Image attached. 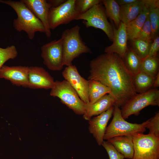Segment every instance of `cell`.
<instances>
[{"label":"cell","instance_id":"1","mask_svg":"<svg viewBox=\"0 0 159 159\" xmlns=\"http://www.w3.org/2000/svg\"><path fill=\"white\" fill-rule=\"evenodd\" d=\"M90 68L88 79L99 82L109 88V94L114 99V105L122 107L137 93L133 75L117 54L105 53L98 56L91 61Z\"/></svg>","mask_w":159,"mask_h":159},{"label":"cell","instance_id":"2","mask_svg":"<svg viewBox=\"0 0 159 159\" xmlns=\"http://www.w3.org/2000/svg\"><path fill=\"white\" fill-rule=\"evenodd\" d=\"M0 3L9 6L16 12L17 17L14 19L13 25L17 31L25 32L30 40L34 38L37 32L45 33V28L41 21L21 0H0Z\"/></svg>","mask_w":159,"mask_h":159},{"label":"cell","instance_id":"3","mask_svg":"<svg viewBox=\"0 0 159 159\" xmlns=\"http://www.w3.org/2000/svg\"><path fill=\"white\" fill-rule=\"evenodd\" d=\"M80 28L79 25H76L62 33L61 38L62 39L64 66L72 65L74 59L82 54L92 53L81 37Z\"/></svg>","mask_w":159,"mask_h":159},{"label":"cell","instance_id":"4","mask_svg":"<svg viewBox=\"0 0 159 159\" xmlns=\"http://www.w3.org/2000/svg\"><path fill=\"white\" fill-rule=\"evenodd\" d=\"M113 118L107 127L103 138L107 140L112 138L122 136H133L138 133H143L146 130L148 120L142 123H132L126 121L122 117L121 110L114 105Z\"/></svg>","mask_w":159,"mask_h":159},{"label":"cell","instance_id":"5","mask_svg":"<svg viewBox=\"0 0 159 159\" xmlns=\"http://www.w3.org/2000/svg\"><path fill=\"white\" fill-rule=\"evenodd\" d=\"M50 94L52 96L58 97L62 103L76 114L83 115L85 104L66 80L55 81Z\"/></svg>","mask_w":159,"mask_h":159},{"label":"cell","instance_id":"6","mask_svg":"<svg viewBox=\"0 0 159 159\" xmlns=\"http://www.w3.org/2000/svg\"><path fill=\"white\" fill-rule=\"evenodd\" d=\"M149 105H159V90L157 88L135 94L121 107L122 116L125 119L133 115H137L143 109Z\"/></svg>","mask_w":159,"mask_h":159},{"label":"cell","instance_id":"7","mask_svg":"<svg viewBox=\"0 0 159 159\" xmlns=\"http://www.w3.org/2000/svg\"><path fill=\"white\" fill-rule=\"evenodd\" d=\"M134 154L132 159H159V137L149 134L132 136Z\"/></svg>","mask_w":159,"mask_h":159},{"label":"cell","instance_id":"8","mask_svg":"<svg viewBox=\"0 0 159 159\" xmlns=\"http://www.w3.org/2000/svg\"><path fill=\"white\" fill-rule=\"evenodd\" d=\"M105 9L100 3L95 5L85 12L79 15L75 20H83L87 28L90 27L100 29L112 42L113 30L112 25L108 21Z\"/></svg>","mask_w":159,"mask_h":159},{"label":"cell","instance_id":"9","mask_svg":"<svg viewBox=\"0 0 159 159\" xmlns=\"http://www.w3.org/2000/svg\"><path fill=\"white\" fill-rule=\"evenodd\" d=\"M76 0H67L59 6L51 8L48 14V22L50 29L69 23L76 20L80 14L75 4Z\"/></svg>","mask_w":159,"mask_h":159},{"label":"cell","instance_id":"10","mask_svg":"<svg viewBox=\"0 0 159 159\" xmlns=\"http://www.w3.org/2000/svg\"><path fill=\"white\" fill-rule=\"evenodd\" d=\"M41 56L43 63L49 70L60 71L63 68L62 39H54L43 45L41 47Z\"/></svg>","mask_w":159,"mask_h":159},{"label":"cell","instance_id":"11","mask_svg":"<svg viewBox=\"0 0 159 159\" xmlns=\"http://www.w3.org/2000/svg\"><path fill=\"white\" fill-rule=\"evenodd\" d=\"M62 75L84 103H90L88 97L89 81L81 76L76 66L72 64L67 66Z\"/></svg>","mask_w":159,"mask_h":159},{"label":"cell","instance_id":"12","mask_svg":"<svg viewBox=\"0 0 159 159\" xmlns=\"http://www.w3.org/2000/svg\"><path fill=\"white\" fill-rule=\"evenodd\" d=\"M29 67L3 65L0 69V78L9 80L17 86L28 87Z\"/></svg>","mask_w":159,"mask_h":159},{"label":"cell","instance_id":"13","mask_svg":"<svg viewBox=\"0 0 159 159\" xmlns=\"http://www.w3.org/2000/svg\"><path fill=\"white\" fill-rule=\"evenodd\" d=\"M28 87L30 89H51L55 81L53 77L43 68L29 67Z\"/></svg>","mask_w":159,"mask_h":159},{"label":"cell","instance_id":"14","mask_svg":"<svg viewBox=\"0 0 159 159\" xmlns=\"http://www.w3.org/2000/svg\"><path fill=\"white\" fill-rule=\"evenodd\" d=\"M114 107L89 120V130L95 138L98 144L100 146L103 141V138L107 124L112 117Z\"/></svg>","mask_w":159,"mask_h":159},{"label":"cell","instance_id":"15","mask_svg":"<svg viewBox=\"0 0 159 159\" xmlns=\"http://www.w3.org/2000/svg\"><path fill=\"white\" fill-rule=\"evenodd\" d=\"M43 24L47 37L51 35L48 22V14L51 5L46 0H21Z\"/></svg>","mask_w":159,"mask_h":159},{"label":"cell","instance_id":"16","mask_svg":"<svg viewBox=\"0 0 159 159\" xmlns=\"http://www.w3.org/2000/svg\"><path fill=\"white\" fill-rule=\"evenodd\" d=\"M112 27L113 30V43L111 45L105 48L104 52L107 53H115L122 59L128 48L126 25L121 21L117 29H116L114 26H112Z\"/></svg>","mask_w":159,"mask_h":159},{"label":"cell","instance_id":"17","mask_svg":"<svg viewBox=\"0 0 159 159\" xmlns=\"http://www.w3.org/2000/svg\"><path fill=\"white\" fill-rule=\"evenodd\" d=\"M115 101L109 94H106L95 103L85 104L83 118L89 120L93 116H97L114 106Z\"/></svg>","mask_w":159,"mask_h":159},{"label":"cell","instance_id":"18","mask_svg":"<svg viewBox=\"0 0 159 159\" xmlns=\"http://www.w3.org/2000/svg\"><path fill=\"white\" fill-rule=\"evenodd\" d=\"M125 158L132 159L134 149L132 136H122L114 137L107 140Z\"/></svg>","mask_w":159,"mask_h":159},{"label":"cell","instance_id":"19","mask_svg":"<svg viewBox=\"0 0 159 159\" xmlns=\"http://www.w3.org/2000/svg\"><path fill=\"white\" fill-rule=\"evenodd\" d=\"M149 6L145 4L142 12L135 19L126 25L128 40L137 38L149 15Z\"/></svg>","mask_w":159,"mask_h":159},{"label":"cell","instance_id":"20","mask_svg":"<svg viewBox=\"0 0 159 159\" xmlns=\"http://www.w3.org/2000/svg\"><path fill=\"white\" fill-rule=\"evenodd\" d=\"M145 5L144 0L120 6L121 21L125 25L135 19L143 11Z\"/></svg>","mask_w":159,"mask_h":159},{"label":"cell","instance_id":"21","mask_svg":"<svg viewBox=\"0 0 159 159\" xmlns=\"http://www.w3.org/2000/svg\"><path fill=\"white\" fill-rule=\"evenodd\" d=\"M155 77L140 71L133 76V83L136 93L146 92L153 88Z\"/></svg>","mask_w":159,"mask_h":159},{"label":"cell","instance_id":"22","mask_svg":"<svg viewBox=\"0 0 159 159\" xmlns=\"http://www.w3.org/2000/svg\"><path fill=\"white\" fill-rule=\"evenodd\" d=\"M88 97L90 103L92 104L107 94L111 92L110 88L101 82L89 80Z\"/></svg>","mask_w":159,"mask_h":159},{"label":"cell","instance_id":"23","mask_svg":"<svg viewBox=\"0 0 159 159\" xmlns=\"http://www.w3.org/2000/svg\"><path fill=\"white\" fill-rule=\"evenodd\" d=\"M122 59L126 68L133 75L140 71L143 59L130 48H128Z\"/></svg>","mask_w":159,"mask_h":159},{"label":"cell","instance_id":"24","mask_svg":"<svg viewBox=\"0 0 159 159\" xmlns=\"http://www.w3.org/2000/svg\"><path fill=\"white\" fill-rule=\"evenodd\" d=\"M107 17L112 20L118 28L120 23V6L115 0H102Z\"/></svg>","mask_w":159,"mask_h":159},{"label":"cell","instance_id":"25","mask_svg":"<svg viewBox=\"0 0 159 159\" xmlns=\"http://www.w3.org/2000/svg\"><path fill=\"white\" fill-rule=\"evenodd\" d=\"M130 48L141 59H143L148 56L152 42L138 38L130 40Z\"/></svg>","mask_w":159,"mask_h":159},{"label":"cell","instance_id":"26","mask_svg":"<svg viewBox=\"0 0 159 159\" xmlns=\"http://www.w3.org/2000/svg\"><path fill=\"white\" fill-rule=\"evenodd\" d=\"M159 60L158 57H148L143 59L140 71L155 77L159 72Z\"/></svg>","mask_w":159,"mask_h":159},{"label":"cell","instance_id":"27","mask_svg":"<svg viewBox=\"0 0 159 159\" xmlns=\"http://www.w3.org/2000/svg\"><path fill=\"white\" fill-rule=\"evenodd\" d=\"M149 16L151 28L152 40L158 35L159 29V8L149 6Z\"/></svg>","mask_w":159,"mask_h":159},{"label":"cell","instance_id":"28","mask_svg":"<svg viewBox=\"0 0 159 159\" xmlns=\"http://www.w3.org/2000/svg\"><path fill=\"white\" fill-rule=\"evenodd\" d=\"M18 55L16 47L14 45L6 48L0 47V69L7 61L15 58Z\"/></svg>","mask_w":159,"mask_h":159},{"label":"cell","instance_id":"29","mask_svg":"<svg viewBox=\"0 0 159 159\" xmlns=\"http://www.w3.org/2000/svg\"><path fill=\"white\" fill-rule=\"evenodd\" d=\"M99 0H76V6L80 15L83 14L95 5L100 3Z\"/></svg>","mask_w":159,"mask_h":159},{"label":"cell","instance_id":"30","mask_svg":"<svg viewBox=\"0 0 159 159\" xmlns=\"http://www.w3.org/2000/svg\"><path fill=\"white\" fill-rule=\"evenodd\" d=\"M146 128L149 130V133L159 137V112H156L155 115L148 119Z\"/></svg>","mask_w":159,"mask_h":159},{"label":"cell","instance_id":"31","mask_svg":"<svg viewBox=\"0 0 159 159\" xmlns=\"http://www.w3.org/2000/svg\"><path fill=\"white\" fill-rule=\"evenodd\" d=\"M151 34V28L148 15L137 38L145 41L152 42Z\"/></svg>","mask_w":159,"mask_h":159},{"label":"cell","instance_id":"32","mask_svg":"<svg viewBox=\"0 0 159 159\" xmlns=\"http://www.w3.org/2000/svg\"><path fill=\"white\" fill-rule=\"evenodd\" d=\"M106 151L109 159H124V156L119 152L114 146L107 141H103L102 145Z\"/></svg>","mask_w":159,"mask_h":159},{"label":"cell","instance_id":"33","mask_svg":"<svg viewBox=\"0 0 159 159\" xmlns=\"http://www.w3.org/2000/svg\"><path fill=\"white\" fill-rule=\"evenodd\" d=\"M152 42L148 57H157L159 50V37L157 35Z\"/></svg>","mask_w":159,"mask_h":159},{"label":"cell","instance_id":"34","mask_svg":"<svg viewBox=\"0 0 159 159\" xmlns=\"http://www.w3.org/2000/svg\"><path fill=\"white\" fill-rule=\"evenodd\" d=\"M47 2L51 5V8L57 7L64 3L66 0H49Z\"/></svg>","mask_w":159,"mask_h":159},{"label":"cell","instance_id":"35","mask_svg":"<svg viewBox=\"0 0 159 159\" xmlns=\"http://www.w3.org/2000/svg\"><path fill=\"white\" fill-rule=\"evenodd\" d=\"M145 4L153 7H159V0H144Z\"/></svg>","mask_w":159,"mask_h":159},{"label":"cell","instance_id":"36","mask_svg":"<svg viewBox=\"0 0 159 159\" xmlns=\"http://www.w3.org/2000/svg\"><path fill=\"white\" fill-rule=\"evenodd\" d=\"M139 0H116L117 3L120 6L136 2Z\"/></svg>","mask_w":159,"mask_h":159},{"label":"cell","instance_id":"37","mask_svg":"<svg viewBox=\"0 0 159 159\" xmlns=\"http://www.w3.org/2000/svg\"><path fill=\"white\" fill-rule=\"evenodd\" d=\"M159 87V72L155 77L154 82L153 88H157Z\"/></svg>","mask_w":159,"mask_h":159}]
</instances>
